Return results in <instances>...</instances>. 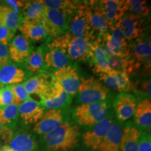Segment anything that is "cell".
<instances>
[{
    "label": "cell",
    "instance_id": "5",
    "mask_svg": "<svg viewBox=\"0 0 151 151\" xmlns=\"http://www.w3.org/2000/svg\"><path fill=\"white\" fill-rule=\"evenodd\" d=\"M102 46L106 55L111 57H128L129 55L130 42L120 29L115 25H111L106 33L101 37Z\"/></svg>",
    "mask_w": 151,
    "mask_h": 151
},
{
    "label": "cell",
    "instance_id": "33",
    "mask_svg": "<svg viewBox=\"0 0 151 151\" xmlns=\"http://www.w3.org/2000/svg\"><path fill=\"white\" fill-rule=\"evenodd\" d=\"M19 117L18 106L10 104L0 108V124L13 127Z\"/></svg>",
    "mask_w": 151,
    "mask_h": 151
},
{
    "label": "cell",
    "instance_id": "32",
    "mask_svg": "<svg viewBox=\"0 0 151 151\" xmlns=\"http://www.w3.org/2000/svg\"><path fill=\"white\" fill-rule=\"evenodd\" d=\"M111 70L121 71L129 76L135 71L134 65L131 58L128 57H111L108 58Z\"/></svg>",
    "mask_w": 151,
    "mask_h": 151
},
{
    "label": "cell",
    "instance_id": "10",
    "mask_svg": "<svg viewBox=\"0 0 151 151\" xmlns=\"http://www.w3.org/2000/svg\"><path fill=\"white\" fill-rule=\"evenodd\" d=\"M84 1L90 28L96 39L106 33L111 25L104 14L99 1Z\"/></svg>",
    "mask_w": 151,
    "mask_h": 151
},
{
    "label": "cell",
    "instance_id": "43",
    "mask_svg": "<svg viewBox=\"0 0 151 151\" xmlns=\"http://www.w3.org/2000/svg\"><path fill=\"white\" fill-rule=\"evenodd\" d=\"M11 62V60L9 57L8 47L0 43V67L8 65Z\"/></svg>",
    "mask_w": 151,
    "mask_h": 151
},
{
    "label": "cell",
    "instance_id": "34",
    "mask_svg": "<svg viewBox=\"0 0 151 151\" xmlns=\"http://www.w3.org/2000/svg\"><path fill=\"white\" fill-rule=\"evenodd\" d=\"M46 8L63 11L72 15L76 10L78 1L69 0H41Z\"/></svg>",
    "mask_w": 151,
    "mask_h": 151
},
{
    "label": "cell",
    "instance_id": "9",
    "mask_svg": "<svg viewBox=\"0 0 151 151\" xmlns=\"http://www.w3.org/2000/svg\"><path fill=\"white\" fill-rule=\"evenodd\" d=\"M72 15L46 8L44 18L41 24L46 30L48 37L52 39L67 32L69 20Z\"/></svg>",
    "mask_w": 151,
    "mask_h": 151
},
{
    "label": "cell",
    "instance_id": "13",
    "mask_svg": "<svg viewBox=\"0 0 151 151\" xmlns=\"http://www.w3.org/2000/svg\"><path fill=\"white\" fill-rule=\"evenodd\" d=\"M65 122L63 109H48L39 121L35 124L34 131L38 134L46 135Z\"/></svg>",
    "mask_w": 151,
    "mask_h": 151
},
{
    "label": "cell",
    "instance_id": "45",
    "mask_svg": "<svg viewBox=\"0 0 151 151\" xmlns=\"http://www.w3.org/2000/svg\"><path fill=\"white\" fill-rule=\"evenodd\" d=\"M3 86H2V85H1V84H0V88H1V87H2Z\"/></svg>",
    "mask_w": 151,
    "mask_h": 151
},
{
    "label": "cell",
    "instance_id": "40",
    "mask_svg": "<svg viewBox=\"0 0 151 151\" xmlns=\"http://www.w3.org/2000/svg\"><path fill=\"white\" fill-rule=\"evenodd\" d=\"M138 151H151V139L150 133L143 132L140 134Z\"/></svg>",
    "mask_w": 151,
    "mask_h": 151
},
{
    "label": "cell",
    "instance_id": "36",
    "mask_svg": "<svg viewBox=\"0 0 151 151\" xmlns=\"http://www.w3.org/2000/svg\"><path fill=\"white\" fill-rule=\"evenodd\" d=\"M127 4L128 13L146 18L150 12L146 1L142 0H126Z\"/></svg>",
    "mask_w": 151,
    "mask_h": 151
},
{
    "label": "cell",
    "instance_id": "28",
    "mask_svg": "<svg viewBox=\"0 0 151 151\" xmlns=\"http://www.w3.org/2000/svg\"><path fill=\"white\" fill-rule=\"evenodd\" d=\"M46 7L40 1H26L22 11V21L42 22Z\"/></svg>",
    "mask_w": 151,
    "mask_h": 151
},
{
    "label": "cell",
    "instance_id": "7",
    "mask_svg": "<svg viewBox=\"0 0 151 151\" xmlns=\"http://www.w3.org/2000/svg\"><path fill=\"white\" fill-rule=\"evenodd\" d=\"M67 32L90 42L95 39L88 21L85 1L77 2L76 8L69 20Z\"/></svg>",
    "mask_w": 151,
    "mask_h": 151
},
{
    "label": "cell",
    "instance_id": "12",
    "mask_svg": "<svg viewBox=\"0 0 151 151\" xmlns=\"http://www.w3.org/2000/svg\"><path fill=\"white\" fill-rule=\"evenodd\" d=\"M52 76L71 97L77 93L81 79L77 67L72 65H68L53 71Z\"/></svg>",
    "mask_w": 151,
    "mask_h": 151
},
{
    "label": "cell",
    "instance_id": "35",
    "mask_svg": "<svg viewBox=\"0 0 151 151\" xmlns=\"http://www.w3.org/2000/svg\"><path fill=\"white\" fill-rule=\"evenodd\" d=\"M150 79L138 80L131 82V91L132 90L140 98V101L143 99H150Z\"/></svg>",
    "mask_w": 151,
    "mask_h": 151
},
{
    "label": "cell",
    "instance_id": "39",
    "mask_svg": "<svg viewBox=\"0 0 151 151\" xmlns=\"http://www.w3.org/2000/svg\"><path fill=\"white\" fill-rule=\"evenodd\" d=\"M14 134L13 127L0 124V146L9 144Z\"/></svg>",
    "mask_w": 151,
    "mask_h": 151
},
{
    "label": "cell",
    "instance_id": "4",
    "mask_svg": "<svg viewBox=\"0 0 151 151\" xmlns=\"http://www.w3.org/2000/svg\"><path fill=\"white\" fill-rule=\"evenodd\" d=\"M106 101L94 104H81L75 109L73 118L77 124L84 127H92L105 119L108 115Z\"/></svg>",
    "mask_w": 151,
    "mask_h": 151
},
{
    "label": "cell",
    "instance_id": "27",
    "mask_svg": "<svg viewBox=\"0 0 151 151\" xmlns=\"http://www.w3.org/2000/svg\"><path fill=\"white\" fill-rule=\"evenodd\" d=\"M18 29L22 35L32 42H38L50 39L41 22L22 21Z\"/></svg>",
    "mask_w": 151,
    "mask_h": 151
},
{
    "label": "cell",
    "instance_id": "14",
    "mask_svg": "<svg viewBox=\"0 0 151 151\" xmlns=\"http://www.w3.org/2000/svg\"><path fill=\"white\" fill-rule=\"evenodd\" d=\"M89 62L92 71L97 74H102L111 71L109 60L104 50L101 38L97 37L90 42Z\"/></svg>",
    "mask_w": 151,
    "mask_h": 151
},
{
    "label": "cell",
    "instance_id": "23",
    "mask_svg": "<svg viewBox=\"0 0 151 151\" xmlns=\"http://www.w3.org/2000/svg\"><path fill=\"white\" fill-rule=\"evenodd\" d=\"M39 46L34 50L23 62V66L31 73H45L44 58L45 55L48 48V41Z\"/></svg>",
    "mask_w": 151,
    "mask_h": 151
},
{
    "label": "cell",
    "instance_id": "19",
    "mask_svg": "<svg viewBox=\"0 0 151 151\" xmlns=\"http://www.w3.org/2000/svg\"><path fill=\"white\" fill-rule=\"evenodd\" d=\"M137 105V100L134 96L129 93H120L114 100V109L117 118L124 122L133 116Z\"/></svg>",
    "mask_w": 151,
    "mask_h": 151
},
{
    "label": "cell",
    "instance_id": "17",
    "mask_svg": "<svg viewBox=\"0 0 151 151\" xmlns=\"http://www.w3.org/2000/svg\"><path fill=\"white\" fill-rule=\"evenodd\" d=\"M8 48L11 60L16 63H23L35 50L33 43L22 35L14 36Z\"/></svg>",
    "mask_w": 151,
    "mask_h": 151
},
{
    "label": "cell",
    "instance_id": "30",
    "mask_svg": "<svg viewBox=\"0 0 151 151\" xmlns=\"http://www.w3.org/2000/svg\"><path fill=\"white\" fill-rule=\"evenodd\" d=\"M136 124L142 129H148L151 125L150 99H143L137 104L134 113Z\"/></svg>",
    "mask_w": 151,
    "mask_h": 151
},
{
    "label": "cell",
    "instance_id": "26",
    "mask_svg": "<svg viewBox=\"0 0 151 151\" xmlns=\"http://www.w3.org/2000/svg\"><path fill=\"white\" fill-rule=\"evenodd\" d=\"M121 134V126L118 123L112 124L96 151H119Z\"/></svg>",
    "mask_w": 151,
    "mask_h": 151
},
{
    "label": "cell",
    "instance_id": "11",
    "mask_svg": "<svg viewBox=\"0 0 151 151\" xmlns=\"http://www.w3.org/2000/svg\"><path fill=\"white\" fill-rule=\"evenodd\" d=\"M71 101L72 97L69 95L52 76L50 91L39 102L45 109H65L70 104Z\"/></svg>",
    "mask_w": 151,
    "mask_h": 151
},
{
    "label": "cell",
    "instance_id": "37",
    "mask_svg": "<svg viewBox=\"0 0 151 151\" xmlns=\"http://www.w3.org/2000/svg\"><path fill=\"white\" fill-rule=\"evenodd\" d=\"M13 92L14 97V104L19 106L24 101L29 99L30 95L27 92L22 84H15L9 86Z\"/></svg>",
    "mask_w": 151,
    "mask_h": 151
},
{
    "label": "cell",
    "instance_id": "41",
    "mask_svg": "<svg viewBox=\"0 0 151 151\" xmlns=\"http://www.w3.org/2000/svg\"><path fill=\"white\" fill-rule=\"evenodd\" d=\"M15 33V32L0 24V43L8 46L14 37Z\"/></svg>",
    "mask_w": 151,
    "mask_h": 151
},
{
    "label": "cell",
    "instance_id": "20",
    "mask_svg": "<svg viewBox=\"0 0 151 151\" xmlns=\"http://www.w3.org/2000/svg\"><path fill=\"white\" fill-rule=\"evenodd\" d=\"M46 111L40 102L30 98L18 106V113L24 124H35Z\"/></svg>",
    "mask_w": 151,
    "mask_h": 151
},
{
    "label": "cell",
    "instance_id": "24",
    "mask_svg": "<svg viewBox=\"0 0 151 151\" xmlns=\"http://www.w3.org/2000/svg\"><path fill=\"white\" fill-rule=\"evenodd\" d=\"M71 60L60 49L49 47L45 55L44 64L46 71H57L70 65Z\"/></svg>",
    "mask_w": 151,
    "mask_h": 151
},
{
    "label": "cell",
    "instance_id": "1",
    "mask_svg": "<svg viewBox=\"0 0 151 151\" xmlns=\"http://www.w3.org/2000/svg\"><path fill=\"white\" fill-rule=\"evenodd\" d=\"M80 128L70 122H65L53 131L44 136L48 149L52 151H67L78 144Z\"/></svg>",
    "mask_w": 151,
    "mask_h": 151
},
{
    "label": "cell",
    "instance_id": "3",
    "mask_svg": "<svg viewBox=\"0 0 151 151\" xmlns=\"http://www.w3.org/2000/svg\"><path fill=\"white\" fill-rule=\"evenodd\" d=\"M109 90L99 80L93 76L80 79L77 94L81 104H94L105 101L108 97Z\"/></svg>",
    "mask_w": 151,
    "mask_h": 151
},
{
    "label": "cell",
    "instance_id": "29",
    "mask_svg": "<svg viewBox=\"0 0 151 151\" xmlns=\"http://www.w3.org/2000/svg\"><path fill=\"white\" fill-rule=\"evenodd\" d=\"M140 132L134 126L127 125L122 129L120 148L121 151H138Z\"/></svg>",
    "mask_w": 151,
    "mask_h": 151
},
{
    "label": "cell",
    "instance_id": "22",
    "mask_svg": "<svg viewBox=\"0 0 151 151\" xmlns=\"http://www.w3.org/2000/svg\"><path fill=\"white\" fill-rule=\"evenodd\" d=\"M48 77V75L45 73H38L37 75L29 77L22 84L28 93L37 94L41 99L46 97L50 91L52 76L50 80Z\"/></svg>",
    "mask_w": 151,
    "mask_h": 151
},
{
    "label": "cell",
    "instance_id": "44",
    "mask_svg": "<svg viewBox=\"0 0 151 151\" xmlns=\"http://www.w3.org/2000/svg\"><path fill=\"white\" fill-rule=\"evenodd\" d=\"M0 151H11L8 145H5V146H0Z\"/></svg>",
    "mask_w": 151,
    "mask_h": 151
},
{
    "label": "cell",
    "instance_id": "8",
    "mask_svg": "<svg viewBox=\"0 0 151 151\" xmlns=\"http://www.w3.org/2000/svg\"><path fill=\"white\" fill-rule=\"evenodd\" d=\"M115 26L121 31L125 39L131 43L144 36L147 20L144 17L127 12Z\"/></svg>",
    "mask_w": 151,
    "mask_h": 151
},
{
    "label": "cell",
    "instance_id": "15",
    "mask_svg": "<svg viewBox=\"0 0 151 151\" xmlns=\"http://www.w3.org/2000/svg\"><path fill=\"white\" fill-rule=\"evenodd\" d=\"M112 124V119L107 116L103 120L92 126L91 129L83 134L82 139L85 146L93 150H97Z\"/></svg>",
    "mask_w": 151,
    "mask_h": 151
},
{
    "label": "cell",
    "instance_id": "18",
    "mask_svg": "<svg viewBox=\"0 0 151 151\" xmlns=\"http://www.w3.org/2000/svg\"><path fill=\"white\" fill-rule=\"evenodd\" d=\"M99 81L108 89L120 93H129L131 92V81L127 73L121 71L111 70L109 72L99 75Z\"/></svg>",
    "mask_w": 151,
    "mask_h": 151
},
{
    "label": "cell",
    "instance_id": "42",
    "mask_svg": "<svg viewBox=\"0 0 151 151\" xmlns=\"http://www.w3.org/2000/svg\"><path fill=\"white\" fill-rule=\"evenodd\" d=\"M1 4L6 6L9 8L12 9L17 14L21 15L22 9L24 7L26 4V1H16V0H6V1H0Z\"/></svg>",
    "mask_w": 151,
    "mask_h": 151
},
{
    "label": "cell",
    "instance_id": "21",
    "mask_svg": "<svg viewBox=\"0 0 151 151\" xmlns=\"http://www.w3.org/2000/svg\"><path fill=\"white\" fill-rule=\"evenodd\" d=\"M99 1L104 14L110 25H115L128 11L126 0H102Z\"/></svg>",
    "mask_w": 151,
    "mask_h": 151
},
{
    "label": "cell",
    "instance_id": "25",
    "mask_svg": "<svg viewBox=\"0 0 151 151\" xmlns=\"http://www.w3.org/2000/svg\"><path fill=\"white\" fill-rule=\"evenodd\" d=\"M11 151H37V143L31 133L20 131L14 133L9 142Z\"/></svg>",
    "mask_w": 151,
    "mask_h": 151
},
{
    "label": "cell",
    "instance_id": "31",
    "mask_svg": "<svg viewBox=\"0 0 151 151\" xmlns=\"http://www.w3.org/2000/svg\"><path fill=\"white\" fill-rule=\"evenodd\" d=\"M22 22L21 15L17 14L9 7L0 3V24L16 32Z\"/></svg>",
    "mask_w": 151,
    "mask_h": 151
},
{
    "label": "cell",
    "instance_id": "38",
    "mask_svg": "<svg viewBox=\"0 0 151 151\" xmlns=\"http://www.w3.org/2000/svg\"><path fill=\"white\" fill-rule=\"evenodd\" d=\"M13 104H14V97L10 87L6 86L0 88V108Z\"/></svg>",
    "mask_w": 151,
    "mask_h": 151
},
{
    "label": "cell",
    "instance_id": "6",
    "mask_svg": "<svg viewBox=\"0 0 151 151\" xmlns=\"http://www.w3.org/2000/svg\"><path fill=\"white\" fill-rule=\"evenodd\" d=\"M129 57L133 61L135 71L142 68L143 75H150L151 67L150 36L147 37L143 36L131 42Z\"/></svg>",
    "mask_w": 151,
    "mask_h": 151
},
{
    "label": "cell",
    "instance_id": "16",
    "mask_svg": "<svg viewBox=\"0 0 151 151\" xmlns=\"http://www.w3.org/2000/svg\"><path fill=\"white\" fill-rule=\"evenodd\" d=\"M31 74L23 65H16L11 62L0 67V84L3 86L20 84L27 80Z\"/></svg>",
    "mask_w": 151,
    "mask_h": 151
},
{
    "label": "cell",
    "instance_id": "2",
    "mask_svg": "<svg viewBox=\"0 0 151 151\" xmlns=\"http://www.w3.org/2000/svg\"><path fill=\"white\" fill-rule=\"evenodd\" d=\"M90 46V41L74 37L69 32L50 39L48 41L49 47L60 49L71 61H88Z\"/></svg>",
    "mask_w": 151,
    "mask_h": 151
}]
</instances>
